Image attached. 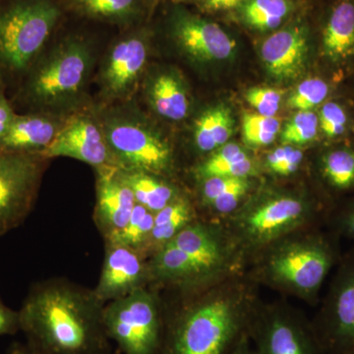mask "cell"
<instances>
[{
	"instance_id": "6da1fadb",
	"label": "cell",
	"mask_w": 354,
	"mask_h": 354,
	"mask_svg": "<svg viewBox=\"0 0 354 354\" xmlns=\"http://www.w3.org/2000/svg\"><path fill=\"white\" fill-rule=\"evenodd\" d=\"M102 302L67 279L32 283L19 311L26 344L38 354H113Z\"/></svg>"
},
{
	"instance_id": "7a4b0ae2",
	"label": "cell",
	"mask_w": 354,
	"mask_h": 354,
	"mask_svg": "<svg viewBox=\"0 0 354 354\" xmlns=\"http://www.w3.org/2000/svg\"><path fill=\"white\" fill-rule=\"evenodd\" d=\"M242 288L223 286L165 310L160 354H230L257 307Z\"/></svg>"
},
{
	"instance_id": "3957f363",
	"label": "cell",
	"mask_w": 354,
	"mask_h": 354,
	"mask_svg": "<svg viewBox=\"0 0 354 354\" xmlns=\"http://www.w3.org/2000/svg\"><path fill=\"white\" fill-rule=\"evenodd\" d=\"M95 57L91 44L69 36L46 48L9 95L17 113L64 118L82 106Z\"/></svg>"
},
{
	"instance_id": "277c9868",
	"label": "cell",
	"mask_w": 354,
	"mask_h": 354,
	"mask_svg": "<svg viewBox=\"0 0 354 354\" xmlns=\"http://www.w3.org/2000/svg\"><path fill=\"white\" fill-rule=\"evenodd\" d=\"M60 17L55 0H0V82L8 95L46 50Z\"/></svg>"
},
{
	"instance_id": "5b68a950",
	"label": "cell",
	"mask_w": 354,
	"mask_h": 354,
	"mask_svg": "<svg viewBox=\"0 0 354 354\" xmlns=\"http://www.w3.org/2000/svg\"><path fill=\"white\" fill-rule=\"evenodd\" d=\"M114 167L165 176L174 167V152L167 140L153 129L129 104L102 108L95 114Z\"/></svg>"
},
{
	"instance_id": "8992f818",
	"label": "cell",
	"mask_w": 354,
	"mask_h": 354,
	"mask_svg": "<svg viewBox=\"0 0 354 354\" xmlns=\"http://www.w3.org/2000/svg\"><path fill=\"white\" fill-rule=\"evenodd\" d=\"M337 259L335 241L326 235L312 234L272 247L266 258L264 274L281 290L306 300L315 299Z\"/></svg>"
},
{
	"instance_id": "52a82bcc",
	"label": "cell",
	"mask_w": 354,
	"mask_h": 354,
	"mask_svg": "<svg viewBox=\"0 0 354 354\" xmlns=\"http://www.w3.org/2000/svg\"><path fill=\"white\" fill-rule=\"evenodd\" d=\"M106 335L123 354H160L164 307L150 286L106 304Z\"/></svg>"
},
{
	"instance_id": "ba28073f",
	"label": "cell",
	"mask_w": 354,
	"mask_h": 354,
	"mask_svg": "<svg viewBox=\"0 0 354 354\" xmlns=\"http://www.w3.org/2000/svg\"><path fill=\"white\" fill-rule=\"evenodd\" d=\"M48 160L39 153L0 151V237L32 213Z\"/></svg>"
},
{
	"instance_id": "9c48e42d",
	"label": "cell",
	"mask_w": 354,
	"mask_h": 354,
	"mask_svg": "<svg viewBox=\"0 0 354 354\" xmlns=\"http://www.w3.org/2000/svg\"><path fill=\"white\" fill-rule=\"evenodd\" d=\"M312 327L326 354L354 351V250L342 258Z\"/></svg>"
},
{
	"instance_id": "30bf717a",
	"label": "cell",
	"mask_w": 354,
	"mask_h": 354,
	"mask_svg": "<svg viewBox=\"0 0 354 354\" xmlns=\"http://www.w3.org/2000/svg\"><path fill=\"white\" fill-rule=\"evenodd\" d=\"M312 214L313 209L302 198L281 195L242 212L234 220V230L245 245L265 246L309 223Z\"/></svg>"
},
{
	"instance_id": "8fae6325",
	"label": "cell",
	"mask_w": 354,
	"mask_h": 354,
	"mask_svg": "<svg viewBox=\"0 0 354 354\" xmlns=\"http://www.w3.org/2000/svg\"><path fill=\"white\" fill-rule=\"evenodd\" d=\"M248 334L255 354H326L312 324L283 307H257Z\"/></svg>"
},
{
	"instance_id": "7c38bea8",
	"label": "cell",
	"mask_w": 354,
	"mask_h": 354,
	"mask_svg": "<svg viewBox=\"0 0 354 354\" xmlns=\"http://www.w3.org/2000/svg\"><path fill=\"white\" fill-rule=\"evenodd\" d=\"M148 39L131 32L116 39L106 51L99 71L102 97L109 102H129L148 64Z\"/></svg>"
},
{
	"instance_id": "4fadbf2b",
	"label": "cell",
	"mask_w": 354,
	"mask_h": 354,
	"mask_svg": "<svg viewBox=\"0 0 354 354\" xmlns=\"http://www.w3.org/2000/svg\"><path fill=\"white\" fill-rule=\"evenodd\" d=\"M149 285L148 258L118 242L104 241L101 276L93 290L102 302L109 304Z\"/></svg>"
},
{
	"instance_id": "5bb4252c",
	"label": "cell",
	"mask_w": 354,
	"mask_h": 354,
	"mask_svg": "<svg viewBox=\"0 0 354 354\" xmlns=\"http://www.w3.org/2000/svg\"><path fill=\"white\" fill-rule=\"evenodd\" d=\"M41 155L50 160L75 158L94 169L114 167L101 125L95 115L88 114H73L66 120L57 138Z\"/></svg>"
},
{
	"instance_id": "9a60e30c",
	"label": "cell",
	"mask_w": 354,
	"mask_h": 354,
	"mask_svg": "<svg viewBox=\"0 0 354 354\" xmlns=\"http://www.w3.org/2000/svg\"><path fill=\"white\" fill-rule=\"evenodd\" d=\"M95 171V205L93 216L102 236L109 241L125 227L136 201L118 167H97Z\"/></svg>"
},
{
	"instance_id": "2e32d148",
	"label": "cell",
	"mask_w": 354,
	"mask_h": 354,
	"mask_svg": "<svg viewBox=\"0 0 354 354\" xmlns=\"http://www.w3.org/2000/svg\"><path fill=\"white\" fill-rule=\"evenodd\" d=\"M171 31L179 48L200 62L225 59L234 50V39L220 26L197 16L177 13Z\"/></svg>"
},
{
	"instance_id": "e0dca14e",
	"label": "cell",
	"mask_w": 354,
	"mask_h": 354,
	"mask_svg": "<svg viewBox=\"0 0 354 354\" xmlns=\"http://www.w3.org/2000/svg\"><path fill=\"white\" fill-rule=\"evenodd\" d=\"M171 243L184 251L207 279L215 277L228 260V250L218 230L194 221L171 239Z\"/></svg>"
},
{
	"instance_id": "ac0fdd59",
	"label": "cell",
	"mask_w": 354,
	"mask_h": 354,
	"mask_svg": "<svg viewBox=\"0 0 354 354\" xmlns=\"http://www.w3.org/2000/svg\"><path fill=\"white\" fill-rule=\"evenodd\" d=\"M65 121L48 113H18L0 140V151L41 153L57 138Z\"/></svg>"
},
{
	"instance_id": "d6986e66",
	"label": "cell",
	"mask_w": 354,
	"mask_h": 354,
	"mask_svg": "<svg viewBox=\"0 0 354 354\" xmlns=\"http://www.w3.org/2000/svg\"><path fill=\"white\" fill-rule=\"evenodd\" d=\"M308 39L304 28L290 27L274 32L262 46L266 68L278 79H295L304 71Z\"/></svg>"
},
{
	"instance_id": "ffe728a7",
	"label": "cell",
	"mask_w": 354,
	"mask_h": 354,
	"mask_svg": "<svg viewBox=\"0 0 354 354\" xmlns=\"http://www.w3.org/2000/svg\"><path fill=\"white\" fill-rule=\"evenodd\" d=\"M149 286L167 285L190 291L207 283L189 256L171 242L149 258Z\"/></svg>"
},
{
	"instance_id": "44dd1931",
	"label": "cell",
	"mask_w": 354,
	"mask_h": 354,
	"mask_svg": "<svg viewBox=\"0 0 354 354\" xmlns=\"http://www.w3.org/2000/svg\"><path fill=\"white\" fill-rule=\"evenodd\" d=\"M150 106L167 120L180 121L187 116L190 102L181 79L171 71L153 76L147 86Z\"/></svg>"
},
{
	"instance_id": "7402d4cb",
	"label": "cell",
	"mask_w": 354,
	"mask_h": 354,
	"mask_svg": "<svg viewBox=\"0 0 354 354\" xmlns=\"http://www.w3.org/2000/svg\"><path fill=\"white\" fill-rule=\"evenodd\" d=\"M323 51L334 64L354 57V4L342 1L333 9L323 32Z\"/></svg>"
},
{
	"instance_id": "603a6c76",
	"label": "cell",
	"mask_w": 354,
	"mask_h": 354,
	"mask_svg": "<svg viewBox=\"0 0 354 354\" xmlns=\"http://www.w3.org/2000/svg\"><path fill=\"white\" fill-rule=\"evenodd\" d=\"M195 220V211L188 198L180 195L171 204L155 214L153 227L144 249L143 255L150 258L158 249L174 239Z\"/></svg>"
},
{
	"instance_id": "cb8c5ba5",
	"label": "cell",
	"mask_w": 354,
	"mask_h": 354,
	"mask_svg": "<svg viewBox=\"0 0 354 354\" xmlns=\"http://www.w3.org/2000/svg\"><path fill=\"white\" fill-rule=\"evenodd\" d=\"M120 171L131 188L136 204L145 207L153 214L180 196L176 186L167 183L164 176L146 172Z\"/></svg>"
},
{
	"instance_id": "d4e9b609",
	"label": "cell",
	"mask_w": 354,
	"mask_h": 354,
	"mask_svg": "<svg viewBox=\"0 0 354 354\" xmlns=\"http://www.w3.org/2000/svg\"><path fill=\"white\" fill-rule=\"evenodd\" d=\"M75 12L90 19L120 26L131 25L141 13L140 0H67Z\"/></svg>"
},
{
	"instance_id": "484cf974",
	"label": "cell",
	"mask_w": 354,
	"mask_h": 354,
	"mask_svg": "<svg viewBox=\"0 0 354 354\" xmlns=\"http://www.w3.org/2000/svg\"><path fill=\"white\" fill-rule=\"evenodd\" d=\"M230 109L218 106L205 111L195 121L194 142L198 150L209 153L227 143L234 131Z\"/></svg>"
},
{
	"instance_id": "4316f807",
	"label": "cell",
	"mask_w": 354,
	"mask_h": 354,
	"mask_svg": "<svg viewBox=\"0 0 354 354\" xmlns=\"http://www.w3.org/2000/svg\"><path fill=\"white\" fill-rule=\"evenodd\" d=\"M255 171L253 160L237 144H225L198 169L202 179L212 176L246 178Z\"/></svg>"
},
{
	"instance_id": "83f0119b",
	"label": "cell",
	"mask_w": 354,
	"mask_h": 354,
	"mask_svg": "<svg viewBox=\"0 0 354 354\" xmlns=\"http://www.w3.org/2000/svg\"><path fill=\"white\" fill-rule=\"evenodd\" d=\"M321 172L326 183L337 192L354 189V150L339 148L326 153Z\"/></svg>"
},
{
	"instance_id": "f1b7e54d",
	"label": "cell",
	"mask_w": 354,
	"mask_h": 354,
	"mask_svg": "<svg viewBox=\"0 0 354 354\" xmlns=\"http://www.w3.org/2000/svg\"><path fill=\"white\" fill-rule=\"evenodd\" d=\"M291 10L288 0H249L242 8L247 24L260 31L277 29Z\"/></svg>"
},
{
	"instance_id": "f546056e",
	"label": "cell",
	"mask_w": 354,
	"mask_h": 354,
	"mask_svg": "<svg viewBox=\"0 0 354 354\" xmlns=\"http://www.w3.org/2000/svg\"><path fill=\"white\" fill-rule=\"evenodd\" d=\"M153 221H155V214L149 211L145 207L136 204L125 227L109 241H104L118 242L143 254L144 249L148 243L149 237L152 232Z\"/></svg>"
},
{
	"instance_id": "4dcf8cb0",
	"label": "cell",
	"mask_w": 354,
	"mask_h": 354,
	"mask_svg": "<svg viewBox=\"0 0 354 354\" xmlns=\"http://www.w3.org/2000/svg\"><path fill=\"white\" fill-rule=\"evenodd\" d=\"M318 115L312 111H298L281 133L283 145H304L318 135Z\"/></svg>"
},
{
	"instance_id": "1f68e13d",
	"label": "cell",
	"mask_w": 354,
	"mask_h": 354,
	"mask_svg": "<svg viewBox=\"0 0 354 354\" xmlns=\"http://www.w3.org/2000/svg\"><path fill=\"white\" fill-rule=\"evenodd\" d=\"M329 94V86L318 78L308 79L300 83L288 99V106L298 111H311L325 101Z\"/></svg>"
},
{
	"instance_id": "d6a6232c",
	"label": "cell",
	"mask_w": 354,
	"mask_h": 354,
	"mask_svg": "<svg viewBox=\"0 0 354 354\" xmlns=\"http://www.w3.org/2000/svg\"><path fill=\"white\" fill-rule=\"evenodd\" d=\"M319 128L327 138L341 137L348 127V115L341 104L327 102L320 109L318 115Z\"/></svg>"
},
{
	"instance_id": "836d02e7",
	"label": "cell",
	"mask_w": 354,
	"mask_h": 354,
	"mask_svg": "<svg viewBox=\"0 0 354 354\" xmlns=\"http://www.w3.org/2000/svg\"><path fill=\"white\" fill-rule=\"evenodd\" d=\"M246 100L261 115L274 118L279 111L281 95L274 88H253L247 92Z\"/></svg>"
},
{
	"instance_id": "e575fe53",
	"label": "cell",
	"mask_w": 354,
	"mask_h": 354,
	"mask_svg": "<svg viewBox=\"0 0 354 354\" xmlns=\"http://www.w3.org/2000/svg\"><path fill=\"white\" fill-rule=\"evenodd\" d=\"M250 186L248 177L239 178L232 187L214 200L209 206L218 214L232 213L241 204V200L250 189Z\"/></svg>"
},
{
	"instance_id": "d590c367",
	"label": "cell",
	"mask_w": 354,
	"mask_h": 354,
	"mask_svg": "<svg viewBox=\"0 0 354 354\" xmlns=\"http://www.w3.org/2000/svg\"><path fill=\"white\" fill-rule=\"evenodd\" d=\"M281 123L276 118L261 115L259 113H247L242 120V129H255L278 134Z\"/></svg>"
},
{
	"instance_id": "8d00e7d4",
	"label": "cell",
	"mask_w": 354,
	"mask_h": 354,
	"mask_svg": "<svg viewBox=\"0 0 354 354\" xmlns=\"http://www.w3.org/2000/svg\"><path fill=\"white\" fill-rule=\"evenodd\" d=\"M17 113L6 86L0 82V140L3 138L4 135L8 131Z\"/></svg>"
},
{
	"instance_id": "74e56055",
	"label": "cell",
	"mask_w": 354,
	"mask_h": 354,
	"mask_svg": "<svg viewBox=\"0 0 354 354\" xmlns=\"http://www.w3.org/2000/svg\"><path fill=\"white\" fill-rule=\"evenodd\" d=\"M20 330L19 311L7 306L0 297V337L14 335Z\"/></svg>"
},
{
	"instance_id": "f35d334b",
	"label": "cell",
	"mask_w": 354,
	"mask_h": 354,
	"mask_svg": "<svg viewBox=\"0 0 354 354\" xmlns=\"http://www.w3.org/2000/svg\"><path fill=\"white\" fill-rule=\"evenodd\" d=\"M333 221L337 234L344 235L354 241V199L339 211Z\"/></svg>"
},
{
	"instance_id": "ab89813d",
	"label": "cell",
	"mask_w": 354,
	"mask_h": 354,
	"mask_svg": "<svg viewBox=\"0 0 354 354\" xmlns=\"http://www.w3.org/2000/svg\"><path fill=\"white\" fill-rule=\"evenodd\" d=\"M302 158H304V153H302L301 151L293 149L288 158L277 167L276 171H274V174L283 176H290V174H295L297 171L298 167H299Z\"/></svg>"
},
{
	"instance_id": "60d3db41",
	"label": "cell",
	"mask_w": 354,
	"mask_h": 354,
	"mask_svg": "<svg viewBox=\"0 0 354 354\" xmlns=\"http://www.w3.org/2000/svg\"><path fill=\"white\" fill-rule=\"evenodd\" d=\"M242 133L246 143L252 146L270 145L277 137V134L255 129H242Z\"/></svg>"
},
{
	"instance_id": "b9f144b4",
	"label": "cell",
	"mask_w": 354,
	"mask_h": 354,
	"mask_svg": "<svg viewBox=\"0 0 354 354\" xmlns=\"http://www.w3.org/2000/svg\"><path fill=\"white\" fill-rule=\"evenodd\" d=\"M293 149L295 148L290 145H283L272 151V153H270L267 157V165L269 169H271L272 172L276 171L277 167L288 158V156L292 152Z\"/></svg>"
},
{
	"instance_id": "7bdbcfd3",
	"label": "cell",
	"mask_w": 354,
	"mask_h": 354,
	"mask_svg": "<svg viewBox=\"0 0 354 354\" xmlns=\"http://www.w3.org/2000/svg\"><path fill=\"white\" fill-rule=\"evenodd\" d=\"M244 0H207L206 7L209 10H227L234 8Z\"/></svg>"
},
{
	"instance_id": "ee69618b",
	"label": "cell",
	"mask_w": 354,
	"mask_h": 354,
	"mask_svg": "<svg viewBox=\"0 0 354 354\" xmlns=\"http://www.w3.org/2000/svg\"><path fill=\"white\" fill-rule=\"evenodd\" d=\"M250 342V337H249L248 332H247L239 339L230 354H255Z\"/></svg>"
},
{
	"instance_id": "f6af8a7d",
	"label": "cell",
	"mask_w": 354,
	"mask_h": 354,
	"mask_svg": "<svg viewBox=\"0 0 354 354\" xmlns=\"http://www.w3.org/2000/svg\"><path fill=\"white\" fill-rule=\"evenodd\" d=\"M6 354H38L35 353L34 351L26 342H13L10 344L8 349L6 351Z\"/></svg>"
},
{
	"instance_id": "bcb514c9",
	"label": "cell",
	"mask_w": 354,
	"mask_h": 354,
	"mask_svg": "<svg viewBox=\"0 0 354 354\" xmlns=\"http://www.w3.org/2000/svg\"><path fill=\"white\" fill-rule=\"evenodd\" d=\"M348 354H354V351H351V353H349Z\"/></svg>"
}]
</instances>
